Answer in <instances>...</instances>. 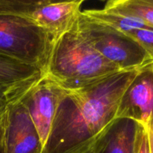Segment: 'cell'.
Masks as SVG:
<instances>
[{"mask_svg": "<svg viewBox=\"0 0 153 153\" xmlns=\"http://www.w3.org/2000/svg\"><path fill=\"white\" fill-rule=\"evenodd\" d=\"M139 71H121L92 86L64 89L42 153H97Z\"/></svg>", "mask_w": 153, "mask_h": 153, "instance_id": "obj_1", "label": "cell"}, {"mask_svg": "<svg viewBox=\"0 0 153 153\" xmlns=\"http://www.w3.org/2000/svg\"><path fill=\"white\" fill-rule=\"evenodd\" d=\"M119 72L93 47L76 22L52 41L45 75L63 89L74 91L97 85Z\"/></svg>", "mask_w": 153, "mask_h": 153, "instance_id": "obj_2", "label": "cell"}, {"mask_svg": "<svg viewBox=\"0 0 153 153\" xmlns=\"http://www.w3.org/2000/svg\"><path fill=\"white\" fill-rule=\"evenodd\" d=\"M52 40L26 18L0 14V54L45 73Z\"/></svg>", "mask_w": 153, "mask_h": 153, "instance_id": "obj_3", "label": "cell"}, {"mask_svg": "<svg viewBox=\"0 0 153 153\" xmlns=\"http://www.w3.org/2000/svg\"><path fill=\"white\" fill-rule=\"evenodd\" d=\"M76 25L93 47L121 71L140 70L153 64L147 52L123 33L91 22L81 13Z\"/></svg>", "mask_w": 153, "mask_h": 153, "instance_id": "obj_4", "label": "cell"}, {"mask_svg": "<svg viewBox=\"0 0 153 153\" xmlns=\"http://www.w3.org/2000/svg\"><path fill=\"white\" fill-rule=\"evenodd\" d=\"M63 92L61 87L44 75L20 100L38 134L43 149L50 134Z\"/></svg>", "mask_w": 153, "mask_h": 153, "instance_id": "obj_5", "label": "cell"}, {"mask_svg": "<svg viewBox=\"0 0 153 153\" xmlns=\"http://www.w3.org/2000/svg\"><path fill=\"white\" fill-rule=\"evenodd\" d=\"M83 2V0L33 1L25 18L43 29L53 41L74 26Z\"/></svg>", "mask_w": 153, "mask_h": 153, "instance_id": "obj_6", "label": "cell"}, {"mask_svg": "<svg viewBox=\"0 0 153 153\" xmlns=\"http://www.w3.org/2000/svg\"><path fill=\"white\" fill-rule=\"evenodd\" d=\"M2 144L4 153H42L40 137L21 101L7 105Z\"/></svg>", "mask_w": 153, "mask_h": 153, "instance_id": "obj_7", "label": "cell"}, {"mask_svg": "<svg viewBox=\"0 0 153 153\" xmlns=\"http://www.w3.org/2000/svg\"><path fill=\"white\" fill-rule=\"evenodd\" d=\"M132 120L146 128L153 118V64L140 70L124 92L116 119Z\"/></svg>", "mask_w": 153, "mask_h": 153, "instance_id": "obj_8", "label": "cell"}, {"mask_svg": "<svg viewBox=\"0 0 153 153\" xmlns=\"http://www.w3.org/2000/svg\"><path fill=\"white\" fill-rule=\"evenodd\" d=\"M44 75L38 67L0 54V100L7 105L20 101Z\"/></svg>", "mask_w": 153, "mask_h": 153, "instance_id": "obj_9", "label": "cell"}, {"mask_svg": "<svg viewBox=\"0 0 153 153\" xmlns=\"http://www.w3.org/2000/svg\"><path fill=\"white\" fill-rule=\"evenodd\" d=\"M140 126L132 120L116 119L97 153H135Z\"/></svg>", "mask_w": 153, "mask_h": 153, "instance_id": "obj_10", "label": "cell"}, {"mask_svg": "<svg viewBox=\"0 0 153 153\" xmlns=\"http://www.w3.org/2000/svg\"><path fill=\"white\" fill-rule=\"evenodd\" d=\"M81 15L85 19L119 32H130L136 29L149 28L143 21L133 16L121 14L110 9H85Z\"/></svg>", "mask_w": 153, "mask_h": 153, "instance_id": "obj_11", "label": "cell"}, {"mask_svg": "<svg viewBox=\"0 0 153 153\" xmlns=\"http://www.w3.org/2000/svg\"><path fill=\"white\" fill-rule=\"evenodd\" d=\"M104 8L137 18L153 29V0H110Z\"/></svg>", "mask_w": 153, "mask_h": 153, "instance_id": "obj_12", "label": "cell"}, {"mask_svg": "<svg viewBox=\"0 0 153 153\" xmlns=\"http://www.w3.org/2000/svg\"><path fill=\"white\" fill-rule=\"evenodd\" d=\"M126 35L138 43L153 59V29L143 28L126 33Z\"/></svg>", "mask_w": 153, "mask_h": 153, "instance_id": "obj_13", "label": "cell"}, {"mask_svg": "<svg viewBox=\"0 0 153 153\" xmlns=\"http://www.w3.org/2000/svg\"><path fill=\"white\" fill-rule=\"evenodd\" d=\"M22 3V0H0V14L18 15Z\"/></svg>", "mask_w": 153, "mask_h": 153, "instance_id": "obj_14", "label": "cell"}, {"mask_svg": "<svg viewBox=\"0 0 153 153\" xmlns=\"http://www.w3.org/2000/svg\"><path fill=\"white\" fill-rule=\"evenodd\" d=\"M135 153H149V143L146 128L140 126L137 134Z\"/></svg>", "mask_w": 153, "mask_h": 153, "instance_id": "obj_15", "label": "cell"}, {"mask_svg": "<svg viewBox=\"0 0 153 153\" xmlns=\"http://www.w3.org/2000/svg\"><path fill=\"white\" fill-rule=\"evenodd\" d=\"M6 110H7V103L0 100V146L2 143Z\"/></svg>", "mask_w": 153, "mask_h": 153, "instance_id": "obj_16", "label": "cell"}, {"mask_svg": "<svg viewBox=\"0 0 153 153\" xmlns=\"http://www.w3.org/2000/svg\"><path fill=\"white\" fill-rule=\"evenodd\" d=\"M145 128L147 134L149 153H153V118Z\"/></svg>", "mask_w": 153, "mask_h": 153, "instance_id": "obj_17", "label": "cell"}, {"mask_svg": "<svg viewBox=\"0 0 153 153\" xmlns=\"http://www.w3.org/2000/svg\"><path fill=\"white\" fill-rule=\"evenodd\" d=\"M0 153H4V149H3V144H2V143H1V146H0Z\"/></svg>", "mask_w": 153, "mask_h": 153, "instance_id": "obj_18", "label": "cell"}]
</instances>
